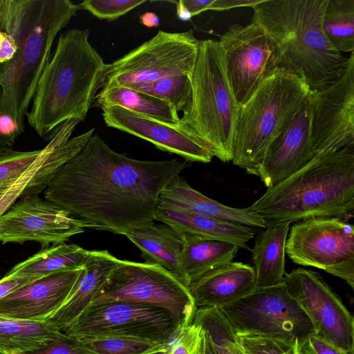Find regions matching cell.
Returning a JSON list of instances; mask_svg holds the SVG:
<instances>
[{
	"mask_svg": "<svg viewBox=\"0 0 354 354\" xmlns=\"http://www.w3.org/2000/svg\"><path fill=\"white\" fill-rule=\"evenodd\" d=\"M80 339L96 354H151L165 351V344L138 337L105 336Z\"/></svg>",
	"mask_w": 354,
	"mask_h": 354,
	"instance_id": "cell-34",
	"label": "cell"
},
{
	"mask_svg": "<svg viewBox=\"0 0 354 354\" xmlns=\"http://www.w3.org/2000/svg\"><path fill=\"white\" fill-rule=\"evenodd\" d=\"M119 260L107 250H90L67 299L46 321L57 330L65 331L93 302Z\"/></svg>",
	"mask_w": 354,
	"mask_h": 354,
	"instance_id": "cell-21",
	"label": "cell"
},
{
	"mask_svg": "<svg viewBox=\"0 0 354 354\" xmlns=\"http://www.w3.org/2000/svg\"><path fill=\"white\" fill-rule=\"evenodd\" d=\"M171 103L177 112L186 114L192 97L191 75H180L163 77L153 82L125 86Z\"/></svg>",
	"mask_w": 354,
	"mask_h": 354,
	"instance_id": "cell-31",
	"label": "cell"
},
{
	"mask_svg": "<svg viewBox=\"0 0 354 354\" xmlns=\"http://www.w3.org/2000/svg\"><path fill=\"white\" fill-rule=\"evenodd\" d=\"M167 310L127 301L91 304L64 331L78 339L132 337L165 344L180 326Z\"/></svg>",
	"mask_w": 354,
	"mask_h": 354,
	"instance_id": "cell-12",
	"label": "cell"
},
{
	"mask_svg": "<svg viewBox=\"0 0 354 354\" xmlns=\"http://www.w3.org/2000/svg\"><path fill=\"white\" fill-rule=\"evenodd\" d=\"M189 166L177 159L129 158L93 134L61 167L44 195L90 228L125 235L156 221L162 191Z\"/></svg>",
	"mask_w": 354,
	"mask_h": 354,
	"instance_id": "cell-1",
	"label": "cell"
},
{
	"mask_svg": "<svg viewBox=\"0 0 354 354\" xmlns=\"http://www.w3.org/2000/svg\"><path fill=\"white\" fill-rule=\"evenodd\" d=\"M199 41L192 30L182 32L159 30L149 40L107 64L101 90L170 76L191 75Z\"/></svg>",
	"mask_w": 354,
	"mask_h": 354,
	"instance_id": "cell-9",
	"label": "cell"
},
{
	"mask_svg": "<svg viewBox=\"0 0 354 354\" xmlns=\"http://www.w3.org/2000/svg\"><path fill=\"white\" fill-rule=\"evenodd\" d=\"M236 333H250L298 342L301 348L315 334L313 324L284 283L255 289L219 308Z\"/></svg>",
	"mask_w": 354,
	"mask_h": 354,
	"instance_id": "cell-10",
	"label": "cell"
},
{
	"mask_svg": "<svg viewBox=\"0 0 354 354\" xmlns=\"http://www.w3.org/2000/svg\"><path fill=\"white\" fill-rule=\"evenodd\" d=\"M156 221L172 227L182 234L229 243L239 248L248 249V243L256 234L253 227L193 213L161 202Z\"/></svg>",
	"mask_w": 354,
	"mask_h": 354,
	"instance_id": "cell-22",
	"label": "cell"
},
{
	"mask_svg": "<svg viewBox=\"0 0 354 354\" xmlns=\"http://www.w3.org/2000/svg\"><path fill=\"white\" fill-rule=\"evenodd\" d=\"M17 50L18 47L13 38L0 30V64L12 59Z\"/></svg>",
	"mask_w": 354,
	"mask_h": 354,
	"instance_id": "cell-43",
	"label": "cell"
},
{
	"mask_svg": "<svg viewBox=\"0 0 354 354\" xmlns=\"http://www.w3.org/2000/svg\"><path fill=\"white\" fill-rule=\"evenodd\" d=\"M176 6V15L179 19L182 21H188L192 17V13L183 4L181 0L175 1Z\"/></svg>",
	"mask_w": 354,
	"mask_h": 354,
	"instance_id": "cell-47",
	"label": "cell"
},
{
	"mask_svg": "<svg viewBox=\"0 0 354 354\" xmlns=\"http://www.w3.org/2000/svg\"><path fill=\"white\" fill-rule=\"evenodd\" d=\"M290 223L267 225L257 234L252 249L256 289L273 287L283 283L286 275V243Z\"/></svg>",
	"mask_w": 354,
	"mask_h": 354,
	"instance_id": "cell-24",
	"label": "cell"
},
{
	"mask_svg": "<svg viewBox=\"0 0 354 354\" xmlns=\"http://www.w3.org/2000/svg\"><path fill=\"white\" fill-rule=\"evenodd\" d=\"M188 289L197 308H221L255 290L254 270L250 264L232 261L202 275Z\"/></svg>",
	"mask_w": 354,
	"mask_h": 354,
	"instance_id": "cell-20",
	"label": "cell"
},
{
	"mask_svg": "<svg viewBox=\"0 0 354 354\" xmlns=\"http://www.w3.org/2000/svg\"><path fill=\"white\" fill-rule=\"evenodd\" d=\"M214 0H181L183 4L189 10L192 17L209 10Z\"/></svg>",
	"mask_w": 354,
	"mask_h": 354,
	"instance_id": "cell-45",
	"label": "cell"
},
{
	"mask_svg": "<svg viewBox=\"0 0 354 354\" xmlns=\"http://www.w3.org/2000/svg\"><path fill=\"white\" fill-rule=\"evenodd\" d=\"M41 151L42 149L29 151L0 149V194L26 172Z\"/></svg>",
	"mask_w": 354,
	"mask_h": 354,
	"instance_id": "cell-35",
	"label": "cell"
},
{
	"mask_svg": "<svg viewBox=\"0 0 354 354\" xmlns=\"http://www.w3.org/2000/svg\"><path fill=\"white\" fill-rule=\"evenodd\" d=\"M182 235L184 243L180 256V281L187 288L205 273L232 262L239 249L229 243Z\"/></svg>",
	"mask_w": 354,
	"mask_h": 354,
	"instance_id": "cell-25",
	"label": "cell"
},
{
	"mask_svg": "<svg viewBox=\"0 0 354 354\" xmlns=\"http://www.w3.org/2000/svg\"><path fill=\"white\" fill-rule=\"evenodd\" d=\"M63 333L47 321L37 322L0 314V353L22 354L56 340Z\"/></svg>",
	"mask_w": 354,
	"mask_h": 354,
	"instance_id": "cell-28",
	"label": "cell"
},
{
	"mask_svg": "<svg viewBox=\"0 0 354 354\" xmlns=\"http://www.w3.org/2000/svg\"><path fill=\"white\" fill-rule=\"evenodd\" d=\"M249 207L267 225L315 217H353V149L315 156L303 168L268 188Z\"/></svg>",
	"mask_w": 354,
	"mask_h": 354,
	"instance_id": "cell-5",
	"label": "cell"
},
{
	"mask_svg": "<svg viewBox=\"0 0 354 354\" xmlns=\"http://www.w3.org/2000/svg\"><path fill=\"white\" fill-rule=\"evenodd\" d=\"M286 253L295 263L315 267L354 287V227L337 217L304 219L290 227Z\"/></svg>",
	"mask_w": 354,
	"mask_h": 354,
	"instance_id": "cell-11",
	"label": "cell"
},
{
	"mask_svg": "<svg viewBox=\"0 0 354 354\" xmlns=\"http://www.w3.org/2000/svg\"><path fill=\"white\" fill-rule=\"evenodd\" d=\"M236 334L240 345L249 354H301L298 342L250 333Z\"/></svg>",
	"mask_w": 354,
	"mask_h": 354,
	"instance_id": "cell-37",
	"label": "cell"
},
{
	"mask_svg": "<svg viewBox=\"0 0 354 354\" xmlns=\"http://www.w3.org/2000/svg\"><path fill=\"white\" fill-rule=\"evenodd\" d=\"M74 131L68 123L62 124L53 133L49 142L34 163L18 179L0 194V216L3 215L21 197L28 185L35 176L42 165L61 143L71 138Z\"/></svg>",
	"mask_w": 354,
	"mask_h": 354,
	"instance_id": "cell-33",
	"label": "cell"
},
{
	"mask_svg": "<svg viewBox=\"0 0 354 354\" xmlns=\"http://www.w3.org/2000/svg\"><path fill=\"white\" fill-rule=\"evenodd\" d=\"M90 228L54 203L39 196L19 198L0 216V242L35 241L42 249L67 241Z\"/></svg>",
	"mask_w": 354,
	"mask_h": 354,
	"instance_id": "cell-16",
	"label": "cell"
},
{
	"mask_svg": "<svg viewBox=\"0 0 354 354\" xmlns=\"http://www.w3.org/2000/svg\"><path fill=\"white\" fill-rule=\"evenodd\" d=\"M205 333L198 324L180 325L165 344L163 354H205Z\"/></svg>",
	"mask_w": 354,
	"mask_h": 354,
	"instance_id": "cell-36",
	"label": "cell"
},
{
	"mask_svg": "<svg viewBox=\"0 0 354 354\" xmlns=\"http://www.w3.org/2000/svg\"><path fill=\"white\" fill-rule=\"evenodd\" d=\"M328 0H263L252 8V21L274 41L278 68L301 79L310 91L338 80L348 57L337 52L322 28Z\"/></svg>",
	"mask_w": 354,
	"mask_h": 354,
	"instance_id": "cell-4",
	"label": "cell"
},
{
	"mask_svg": "<svg viewBox=\"0 0 354 354\" xmlns=\"http://www.w3.org/2000/svg\"><path fill=\"white\" fill-rule=\"evenodd\" d=\"M283 283L310 319L315 335L354 354L353 317L319 273L298 268L286 274Z\"/></svg>",
	"mask_w": 354,
	"mask_h": 354,
	"instance_id": "cell-14",
	"label": "cell"
},
{
	"mask_svg": "<svg viewBox=\"0 0 354 354\" xmlns=\"http://www.w3.org/2000/svg\"><path fill=\"white\" fill-rule=\"evenodd\" d=\"M327 39L339 53L354 50V0H328L322 21Z\"/></svg>",
	"mask_w": 354,
	"mask_h": 354,
	"instance_id": "cell-30",
	"label": "cell"
},
{
	"mask_svg": "<svg viewBox=\"0 0 354 354\" xmlns=\"http://www.w3.org/2000/svg\"><path fill=\"white\" fill-rule=\"evenodd\" d=\"M142 24L147 28L158 27L160 25V19L156 14L153 12H146L140 16Z\"/></svg>",
	"mask_w": 354,
	"mask_h": 354,
	"instance_id": "cell-46",
	"label": "cell"
},
{
	"mask_svg": "<svg viewBox=\"0 0 354 354\" xmlns=\"http://www.w3.org/2000/svg\"><path fill=\"white\" fill-rule=\"evenodd\" d=\"M193 323L209 335L218 354H243L236 332L219 308H197Z\"/></svg>",
	"mask_w": 354,
	"mask_h": 354,
	"instance_id": "cell-32",
	"label": "cell"
},
{
	"mask_svg": "<svg viewBox=\"0 0 354 354\" xmlns=\"http://www.w3.org/2000/svg\"><path fill=\"white\" fill-rule=\"evenodd\" d=\"M263 0H214L209 10L224 11L234 8L250 6L253 8Z\"/></svg>",
	"mask_w": 354,
	"mask_h": 354,
	"instance_id": "cell-44",
	"label": "cell"
},
{
	"mask_svg": "<svg viewBox=\"0 0 354 354\" xmlns=\"http://www.w3.org/2000/svg\"><path fill=\"white\" fill-rule=\"evenodd\" d=\"M151 354H163V351L156 352Z\"/></svg>",
	"mask_w": 354,
	"mask_h": 354,
	"instance_id": "cell-49",
	"label": "cell"
},
{
	"mask_svg": "<svg viewBox=\"0 0 354 354\" xmlns=\"http://www.w3.org/2000/svg\"><path fill=\"white\" fill-rule=\"evenodd\" d=\"M89 252L73 243L53 245L16 264L4 276L44 277L58 272L81 268Z\"/></svg>",
	"mask_w": 354,
	"mask_h": 354,
	"instance_id": "cell-27",
	"label": "cell"
},
{
	"mask_svg": "<svg viewBox=\"0 0 354 354\" xmlns=\"http://www.w3.org/2000/svg\"><path fill=\"white\" fill-rule=\"evenodd\" d=\"M106 125L147 140L160 150L188 162L208 163L214 156L195 132L180 120L165 122L118 106L101 108Z\"/></svg>",
	"mask_w": 354,
	"mask_h": 354,
	"instance_id": "cell-17",
	"label": "cell"
},
{
	"mask_svg": "<svg viewBox=\"0 0 354 354\" xmlns=\"http://www.w3.org/2000/svg\"><path fill=\"white\" fill-rule=\"evenodd\" d=\"M93 104L100 108L118 106L168 123L175 124L180 120L171 103L125 86L100 90Z\"/></svg>",
	"mask_w": 354,
	"mask_h": 354,
	"instance_id": "cell-29",
	"label": "cell"
},
{
	"mask_svg": "<svg viewBox=\"0 0 354 354\" xmlns=\"http://www.w3.org/2000/svg\"><path fill=\"white\" fill-rule=\"evenodd\" d=\"M218 42L230 86L241 106L278 68L277 47L266 30L254 21L230 26Z\"/></svg>",
	"mask_w": 354,
	"mask_h": 354,
	"instance_id": "cell-13",
	"label": "cell"
},
{
	"mask_svg": "<svg viewBox=\"0 0 354 354\" xmlns=\"http://www.w3.org/2000/svg\"><path fill=\"white\" fill-rule=\"evenodd\" d=\"M191 82V106L180 121L206 144L214 157L228 162L232 157L240 106L229 84L218 41L209 39L199 41Z\"/></svg>",
	"mask_w": 354,
	"mask_h": 354,
	"instance_id": "cell-7",
	"label": "cell"
},
{
	"mask_svg": "<svg viewBox=\"0 0 354 354\" xmlns=\"http://www.w3.org/2000/svg\"><path fill=\"white\" fill-rule=\"evenodd\" d=\"M83 268L53 273L0 299V314L37 322L46 321L65 302Z\"/></svg>",
	"mask_w": 354,
	"mask_h": 354,
	"instance_id": "cell-19",
	"label": "cell"
},
{
	"mask_svg": "<svg viewBox=\"0 0 354 354\" xmlns=\"http://www.w3.org/2000/svg\"><path fill=\"white\" fill-rule=\"evenodd\" d=\"M113 301L163 308L180 325L192 324L197 310L188 288L172 272L159 264L146 261L119 260L92 303Z\"/></svg>",
	"mask_w": 354,
	"mask_h": 354,
	"instance_id": "cell-8",
	"label": "cell"
},
{
	"mask_svg": "<svg viewBox=\"0 0 354 354\" xmlns=\"http://www.w3.org/2000/svg\"><path fill=\"white\" fill-rule=\"evenodd\" d=\"M89 33L77 28L64 32L40 75L26 116L43 138L50 140L66 121L84 122L101 89L107 64L90 44Z\"/></svg>",
	"mask_w": 354,
	"mask_h": 354,
	"instance_id": "cell-3",
	"label": "cell"
},
{
	"mask_svg": "<svg viewBox=\"0 0 354 354\" xmlns=\"http://www.w3.org/2000/svg\"><path fill=\"white\" fill-rule=\"evenodd\" d=\"M22 354H96L88 349L81 339L63 333L56 340L39 348Z\"/></svg>",
	"mask_w": 354,
	"mask_h": 354,
	"instance_id": "cell-39",
	"label": "cell"
},
{
	"mask_svg": "<svg viewBox=\"0 0 354 354\" xmlns=\"http://www.w3.org/2000/svg\"><path fill=\"white\" fill-rule=\"evenodd\" d=\"M311 109L309 93L268 147L257 176L267 189L284 180L315 157L310 146Z\"/></svg>",
	"mask_w": 354,
	"mask_h": 354,
	"instance_id": "cell-18",
	"label": "cell"
},
{
	"mask_svg": "<svg viewBox=\"0 0 354 354\" xmlns=\"http://www.w3.org/2000/svg\"><path fill=\"white\" fill-rule=\"evenodd\" d=\"M301 354H352L341 350L315 335L310 336L301 348Z\"/></svg>",
	"mask_w": 354,
	"mask_h": 354,
	"instance_id": "cell-41",
	"label": "cell"
},
{
	"mask_svg": "<svg viewBox=\"0 0 354 354\" xmlns=\"http://www.w3.org/2000/svg\"><path fill=\"white\" fill-rule=\"evenodd\" d=\"M125 236L142 252L146 262L157 263L179 280L183 235L167 224L152 223L127 232Z\"/></svg>",
	"mask_w": 354,
	"mask_h": 354,
	"instance_id": "cell-26",
	"label": "cell"
},
{
	"mask_svg": "<svg viewBox=\"0 0 354 354\" xmlns=\"http://www.w3.org/2000/svg\"><path fill=\"white\" fill-rule=\"evenodd\" d=\"M310 146L315 156L354 147V53L331 84L310 93Z\"/></svg>",
	"mask_w": 354,
	"mask_h": 354,
	"instance_id": "cell-15",
	"label": "cell"
},
{
	"mask_svg": "<svg viewBox=\"0 0 354 354\" xmlns=\"http://www.w3.org/2000/svg\"><path fill=\"white\" fill-rule=\"evenodd\" d=\"M0 354H1V353H0Z\"/></svg>",
	"mask_w": 354,
	"mask_h": 354,
	"instance_id": "cell-51",
	"label": "cell"
},
{
	"mask_svg": "<svg viewBox=\"0 0 354 354\" xmlns=\"http://www.w3.org/2000/svg\"><path fill=\"white\" fill-rule=\"evenodd\" d=\"M310 91L297 75L277 68L239 108L232 162L258 176L266 151Z\"/></svg>",
	"mask_w": 354,
	"mask_h": 354,
	"instance_id": "cell-6",
	"label": "cell"
},
{
	"mask_svg": "<svg viewBox=\"0 0 354 354\" xmlns=\"http://www.w3.org/2000/svg\"><path fill=\"white\" fill-rule=\"evenodd\" d=\"M78 10V5L69 0H0V30L18 47L12 59L0 64L1 104L22 133L55 37Z\"/></svg>",
	"mask_w": 354,
	"mask_h": 354,
	"instance_id": "cell-2",
	"label": "cell"
},
{
	"mask_svg": "<svg viewBox=\"0 0 354 354\" xmlns=\"http://www.w3.org/2000/svg\"><path fill=\"white\" fill-rule=\"evenodd\" d=\"M146 0H85L78 4L99 19L114 21L133 9L146 3Z\"/></svg>",
	"mask_w": 354,
	"mask_h": 354,
	"instance_id": "cell-38",
	"label": "cell"
},
{
	"mask_svg": "<svg viewBox=\"0 0 354 354\" xmlns=\"http://www.w3.org/2000/svg\"><path fill=\"white\" fill-rule=\"evenodd\" d=\"M205 333V354H218L209 335Z\"/></svg>",
	"mask_w": 354,
	"mask_h": 354,
	"instance_id": "cell-48",
	"label": "cell"
},
{
	"mask_svg": "<svg viewBox=\"0 0 354 354\" xmlns=\"http://www.w3.org/2000/svg\"><path fill=\"white\" fill-rule=\"evenodd\" d=\"M160 202L203 216L232 222L253 228H265L266 222L250 207H230L214 201L194 189L180 175L162 191Z\"/></svg>",
	"mask_w": 354,
	"mask_h": 354,
	"instance_id": "cell-23",
	"label": "cell"
},
{
	"mask_svg": "<svg viewBox=\"0 0 354 354\" xmlns=\"http://www.w3.org/2000/svg\"><path fill=\"white\" fill-rule=\"evenodd\" d=\"M21 133L14 119L2 107L0 90V149H12L17 138Z\"/></svg>",
	"mask_w": 354,
	"mask_h": 354,
	"instance_id": "cell-40",
	"label": "cell"
},
{
	"mask_svg": "<svg viewBox=\"0 0 354 354\" xmlns=\"http://www.w3.org/2000/svg\"><path fill=\"white\" fill-rule=\"evenodd\" d=\"M38 277H6L0 279V299L41 279Z\"/></svg>",
	"mask_w": 354,
	"mask_h": 354,
	"instance_id": "cell-42",
	"label": "cell"
},
{
	"mask_svg": "<svg viewBox=\"0 0 354 354\" xmlns=\"http://www.w3.org/2000/svg\"><path fill=\"white\" fill-rule=\"evenodd\" d=\"M243 349V348H242ZM243 354H249L248 353H247L246 351H245L243 349Z\"/></svg>",
	"mask_w": 354,
	"mask_h": 354,
	"instance_id": "cell-50",
	"label": "cell"
}]
</instances>
